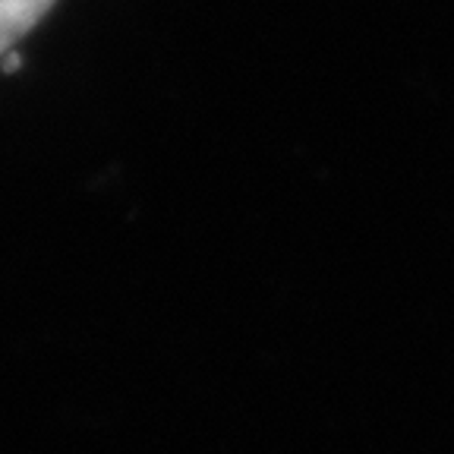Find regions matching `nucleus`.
<instances>
[{
  "instance_id": "obj_1",
  "label": "nucleus",
  "mask_w": 454,
  "mask_h": 454,
  "mask_svg": "<svg viewBox=\"0 0 454 454\" xmlns=\"http://www.w3.org/2000/svg\"><path fill=\"white\" fill-rule=\"evenodd\" d=\"M54 4L57 0H0V57L10 54L54 10Z\"/></svg>"
}]
</instances>
